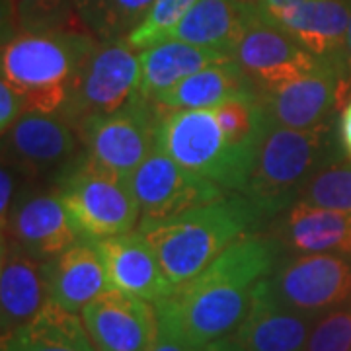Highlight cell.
<instances>
[{
	"mask_svg": "<svg viewBox=\"0 0 351 351\" xmlns=\"http://www.w3.org/2000/svg\"><path fill=\"white\" fill-rule=\"evenodd\" d=\"M80 154L78 131L61 113L25 112L2 135V160L29 180L55 182Z\"/></svg>",
	"mask_w": 351,
	"mask_h": 351,
	"instance_id": "cell-11",
	"label": "cell"
},
{
	"mask_svg": "<svg viewBox=\"0 0 351 351\" xmlns=\"http://www.w3.org/2000/svg\"><path fill=\"white\" fill-rule=\"evenodd\" d=\"M154 147L230 193H242L254 170L250 158L228 143L213 110L162 112Z\"/></svg>",
	"mask_w": 351,
	"mask_h": 351,
	"instance_id": "cell-6",
	"label": "cell"
},
{
	"mask_svg": "<svg viewBox=\"0 0 351 351\" xmlns=\"http://www.w3.org/2000/svg\"><path fill=\"white\" fill-rule=\"evenodd\" d=\"M348 45H350V55H351V16H350V36H348Z\"/></svg>",
	"mask_w": 351,
	"mask_h": 351,
	"instance_id": "cell-39",
	"label": "cell"
},
{
	"mask_svg": "<svg viewBox=\"0 0 351 351\" xmlns=\"http://www.w3.org/2000/svg\"><path fill=\"white\" fill-rule=\"evenodd\" d=\"M131 186L141 207L137 230L226 197L219 184L180 166L156 147L133 172Z\"/></svg>",
	"mask_w": 351,
	"mask_h": 351,
	"instance_id": "cell-10",
	"label": "cell"
},
{
	"mask_svg": "<svg viewBox=\"0 0 351 351\" xmlns=\"http://www.w3.org/2000/svg\"><path fill=\"white\" fill-rule=\"evenodd\" d=\"M24 113V98L6 80H0V133L4 135Z\"/></svg>",
	"mask_w": 351,
	"mask_h": 351,
	"instance_id": "cell-32",
	"label": "cell"
},
{
	"mask_svg": "<svg viewBox=\"0 0 351 351\" xmlns=\"http://www.w3.org/2000/svg\"><path fill=\"white\" fill-rule=\"evenodd\" d=\"M73 2H75L78 20L94 34V27L98 24V14H100L101 0H73Z\"/></svg>",
	"mask_w": 351,
	"mask_h": 351,
	"instance_id": "cell-35",
	"label": "cell"
},
{
	"mask_svg": "<svg viewBox=\"0 0 351 351\" xmlns=\"http://www.w3.org/2000/svg\"><path fill=\"white\" fill-rule=\"evenodd\" d=\"M299 199L324 209L351 213V160L343 158L314 176Z\"/></svg>",
	"mask_w": 351,
	"mask_h": 351,
	"instance_id": "cell-28",
	"label": "cell"
},
{
	"mask_svg": "<svg viewBox=\"0 0 351 351\" xmlns=\"http://www.w3.org/2000/svg\"><path fill=\"white\" fill-rule=\"evenodd\" d=\"M49 301L45 262L25 254L10 240H2L0 260V320L2 338L27 326Z\"/></svg>",
	"mask_w": 351,
	"mask_h": 351,
	"instance_id": "cell-21",
	"label": "cell"
},
{
	"mask_svg": "<svg viewBox=\"0 0 351 351\" xmlns=\"http://www.w3.org/2000/svg\"><path fill=\"white\" fill-rule=\"evenodd\" d=\"M53 186L82 239H110L137 230L141 207L131 178L100 168L84 152Z\"/></svg>",
	"mask_w": 351,
	"mask_h": 351,
	"instance_id": "cell-5",
	"label": "cell"
},
{
	"mask_svg": "<svg viewBox=\"0 0 351 351\" xmlns=\"http://www.w3.org/2000/svg\"><path fill=\"white\" fill-rule=\"evenodd\" d=\"M211 110L228 143L256 164V156L269 127L260 94L228 98Z\"/></svg>",
	"mask_w": 351,
	"mask_h": 351,
	"instance_id": "cell-26",
	"label": "cell"
},
{
	"mask_svg": "<svg viewBox=\"0 0 351 351\" xmlns=\"http://www.w3.org/2000/svg\"><path fill=\"white\" fill-rule=\"evenodd\" d=\"M18 172L14 170L6 160H2V168H0V225L2 230L8 225V219L12 213L14 203H16V178Z\"/></svg>",
	"mask_w": 351,
	"mask_h": 351,
	"instance_id": "cell-34",
	"label": "cell"
},
{
	"mask_svg": "<svg viewBox=\"0 0 351 351\" xmlns=\"http://www.w3.org/2000/svg\"><path fill=\"white\" fill-rule=\"evenodd\" d=\"M350 84L334 66L324 63L285 86L260 94V100L269 123L311 129L338 115L341 96Z\"/></svg>",
	"mask_w": 351,
	"mask_h": 351,
	"instance_id": "cell-16",
	"label": "cell"
},
{
	"mask_svg": "<svg viewBox=\"0 0 351 351\" xmlns=\"http://www.w3.org/2000/svg\"><path fill=\"white\" fill-rule=\"evenodd\" d=\"M98 43L78 29L14 34L2 45V80L24 98L25 112L61 113Z\"/></svg>",
	"mask_w": 351,
	"mask_h": 351,
	"instance_id": "cell-4",
	"label": "cell"
},
{
	"mask_svg": "<svg viewBox=\"0 0 351 351\" xmlns=\"http://www.w3.org/2000/svg\"><path fill=\"white\" fill-rule=\"evenodd\" d=\"M2 351H8V348H6V346H2Z\"/></svg>",
	"mask_w": 351,
	"mask_h": 351,
	"instance_id": "cell-40",
	"label": "cell"
},
{
	"mask_svg": "<svg viewBox=\"0 0 351 351\" xmlns=\"http://www.w3.org/2000/svg\"><path fill=\"white\" fill-rule=\"evenodd\" d=\"M82 239L55 186L18 193L2 240H10L39 262H49Z\"/></svg>",
	"mask_w": 351,
	"mask_h": 351,
	"instance_id": "cell-14",
	"label": "cell"
},
{
	"mask_svg": "<svg viewBox=\"0 0 351 351\" xmlns=\"http://www.w3.org/2000/svg\"><path fill=\"white\" fill-rule=\"evenodd\" d=\"M252 6L260 8V10H281V8H291V6H299L308 0H246Z\"/></svg>",
	"mask_w": 351,
	"mask_h": 351,
	"instance_id": "cell-37",
	"label": "cell"
},
{
	"mask_svg": "<svg viewBox=\"0 0 351 351\" xmlns=\"http://www.w3.org/2000/svg\"><path fill=\"white\" fill-rule=\"evenodd\" d=\"M141 94L138 51L127 39L100 41L71 88L63 115L73 125L117 112Z\"/></svg>",
	"mask_w": 351,
	"mask_h": 351,
	"instance_id": "cell-8",
	"label": "cell"
},
{
	"mask_svg": "<svg viewBox=\"0 0 351 351\" xmlns=\"http://www.w3.org/2000/svg\"><path fill=\"white\" fill-rule=\"evenodd\" d=\"M306 351H351V299L316 318Z\"/></svg>",
	"mask_w": 351,
	"mask_h": 351,
	"instance_id": "cell-31",
	"label": "cell"
},
{
	"mask_svg": "<svg viewBox=\"0 0 351 351\" xmlns=\"http://www.w3.org/2000/svg\"><path fill=\"white\" fill-rule=\"evenodd\" d=\"M250 16L252 4L246 0H199L172 29L168 39H180L234 57Z\"/></svg>",
	"mask_w": 351,
	"mask_h": 351,
	"instance_id": "cell-23",
	"label": "cell"
},
{
	"mask_svg": "<svg viewBox=\"0 0 351 351\" xmlns=\"http://www.w3.org/2000/svg\"><path fill=\"white\" fill-rule=\"evenodd\" d=\"M271 219L274 215L258 201L244 193H232L138 232L151 244L172 285L180 287L201 274L230 244L262 232Z\"/></svg>",
	"mask_w": 351,
	"mask_h": 351,
	"instance_id": "cell-2",
	"label": "cell"
},
{
	"mask_svg": "<svg viewBox=\"0 0 351 351\" xmlns=\"http://www.w3.org/2000/svg\"><path fill=\"white\" fill-rule=\"evenodd\" d=\"M256 12L279 25L316 59L334 66L351 82V55L348 45L351 0H308L281 10L256 8Z\"/></svg>",
	"mask_w": 351,
	"mask_h": 351,
	"instance_id": "cell-13",
	"label": "cell"
},
{
	"mask_svg": "<svg viewBox=\"0 0 351 351\" xmlns=\"http://www.w3.org/2000/svg\"><path fill=\"white\" fill-rule=\"evenodd\" d=\"M258 94L250 78L244 75L239 63L211 64L201 69L197 73L184 78L172 90L164 92L156 100H152L160 112H174V110H211L223 104L228 98L237 96H250Z\"/></svg>",
	"mask_w": 351,
	"mask_h": 351,
	"instance_id": "cell-24",
	"label": "cell"
},
{
	"mask_svg": "<svg viewBox=\"0 0 351 351\" xmlns=\"http://www.w3.org/2000/svg\"><path fill=\"white\" fill-rule=\"evenodd\" d=\"M96 351H151L158 334L152 302L110 289L80 313Z\"/></svg>",
	"mask_w": 351,
	"mask_h": 351,
	"instance_id": "cell-15",
	"label": "cell"
},
{
	"mask_svg": "<svg viewBox=\"0 0 351 351\" xmlns=\"http://www.w3.org/2000/svg\"><path fill=\"white\" fill-rule=\"evenodd\" d=\"M160 117L158 106L138 94L121 110L88 117L76 125L82 152L100 168L131 178L154 151Z\"/></svg>",
	"mask_w": 351,
	"mask_h": 351,
	"instance_id": "cell-7",
	"label": "cell"
},
{
	"mask_svg": "<svg viewBox=\"0 0 351 351\" xmlns=\"http://www.w3.org/2000/svg\"><path fill=\"white\" fill-rule=\"evenodd\" d=\"M283 254L351 256V213L297 199L263 228Z\"/></svg>",
	"mask_w": 351,
	"mask_h": 351,
	"instance_id": "cell-17",
	"label": "cell"
},
{
	"mask_svg": "<svg viewBox=\"0 0 351 351\" xmlns=\"http://www.w3.org/2000/svg\"><path fill=\"white\" fill-rule=\"evenodd\" d=\"M339 135H341V143L346 154L351 160V98L346 104V108L339 113Z\"/></svg>",
	"mask_w": 351,
	"mask_h": 351,
	"instance_id": "cell-36",
	"label": "cell"
},
{
	"mask_svg": "<svg viewBox=\"0 0 351 351\" xmlns=\"http://www.w3.org/2000/svg\"><path fill=\"white\" fill-rule=\"evenodd\" d=\"M314 322L316 316L277 301L262 279L248 313L230 338L244 351H306Z\"/></svg>",
	"mask_w": 351,
	"mask_h": 351,
	"instance_id": "cell-18",
	"label": "cell"
},
{
	"mask_svg": "<svg viewBox=\"0 0 351 351\" xmlns=\"http://www.w3.org/2000/svg\"><path fill=\"white\" fill-rule=\"evenodd\" d=\"M141 59V96L156 100L184 78L211 64L226 63L234 57L223 51L191 45L180 39H166L138 51Z\"/></svg>",
	"mask_w": 351,
	"mask_h": 351,
	"instance_id": "cell-22",
	"label": "cell"
},
{
	"mask_svg": "<svg viewBox=\"0 0 351 351\" xmlns=\"http://www.w3.org/2000/svg\"><path fill=\"white\" fill-rule=\"evenodd\" d=\"M197 2L199 0H156L145 22L125 38L129 45L143 51L160 41H166L172 29Z\"/></svg>",
	"mask_w": 351,
	"mask_h": 351,
	"instance_id": "cell-29",
	"label": "cell"
},
{
	"mask_svg": "<svg viewBox=\"0 0 351 351\" xmlns=\"http://www.w3.org/2000/svg\"><path fill=\"white\" fill-rule=\"evenodd\" d=\"M156 0H101L94 34L100 41L125 39L145 22Z\"/></svg>",
	"mask_w": 351,
	"mask_h": 351,
	"instance_id": "cell-30",
	"label": "cell"
},
{
	"mask_svg": "<svg viewBox=\"0 0 351 351\" xmlns=\"http://www.w3.org/2000/svg\"><path fill=\"white\" fill-rule=\"evenodd\" d=\"M281 256L283 250L267 232L248 234L156 302V314L201 350L228 338L248 313L258 283L276 269Z\"/></svg>",
	"mask_w": 351,
	"mask_h": 351,
	"instance_id": "cell-1",
	"label": "cell"
},
{
	"mask_svg": "<svg viewBox=\"0 0 351 351\" xmlns=\"http://www.w3.org/2000/svg\"><path fill=\"white\" fill-rule=\"evenodd\" d=\"M203 351H244V350L240 348L234 339L228 336V338L211 341L209 346H205V348H203Z\"/></svg>",
	"mask_w": 351,
	"mask_h": 351,
	"instance_id": "cell-38",
	"label": "cell"
},
{
	"mask_svg": "<svg viewBox=\"0 0 351 351\" xmlns=\"http://www.w3.org/2000/svg\"><path fill=\"white\" fill-rule=\"evenodd\" d=\"M45 281L49 301L76 314L112 289L96 240L90 239H80L45 262Z\"/></svg>",
	"mask_w": 351,
	"mask_h": 351,
	"instance_id": "cell-20",
	"label": "cell"
},
{
	"mask_svg": "<svg viewBox=\"0 0 351 351\" xmlns=\"http://www.w3.org/2000/svg\"><path fill=\"white\" fill-rule=\"evenodd\" d=\"M158 316V314H156ZM151 351H203L193 346L184 334H180L168 320L158 316V334Z\"/></svg>",
	"mask_w": 351,
	"mask_h": 351,
	"instance_id": "cell-33",
	"label": "cell"
},
{
	"mask_svg": "<svg viewBox=\"0 0 351 351\" xmlns=\"http://www.w3.org/2000/svg\"><path fill=\"white\" fill-rule=\"evenodd\" d=\"M96 246L106 263L112 289L152 304L174 293L172 281L164 274L151 244L138 230L96 240Z\"/></svg>",
	"mask_w": 351,
	"mask_h": 351,
	"instance_id": "cell-19",
	"label": "cell"
},
{
	"mask_svg": "<svg viewBox=\"0 0 351 351\" xmlns=\"http://www.w3.org/2000/svg\"><path fill=\"white\" fill-rule=\"evenodd\" d=\"M343 158L348 154L339 135V115L311 129L269 123L242 193L276 217L299 199L302 188L320 170Z\"/></svg>",
	"mask_w": 351,
	"mask_h": 351,
	"instance_id": "cell-3",
	"label": "cell"
},
{
	"mask_svg": "<svg viewBox=\"0 0 351 351\" xmlns=\"http://www.w3.org/2000/svg\"><path fill=\"white\" fill-rule=\"evenodd\" d=\"M16 34L75 29L78 18L73 0H8Z\"/></svg>",
	"mask_w": 351,
	"mask_h": 351,
	"instance_id": "cell-27",
	"label": "cell"
},
{
	"mask_svg": "<svg viewBox=\"0 0 351 351\" xmlns=\"http://www.w3.org/2000/svg\"><path fill=\"white\" fill-rule=\"evenodd\" d=\"M2 346L8 351H96L82 316L51 301L27 326L4 336Z\"/></svg>",
	"mask_w": 351,
	"mask_h": 351,
	"instance_id": "cell-25",
	"label": "cell"
},
{
	"mask_svg": "<svg viewBox=\"0 0 351 351\" xmlns=\"http://www.w3.org/2000/svg\"><path fill=\"white\" fill-rule=\"evenodd\" d=\"M265 285L289 308L318 318L351 299V256L283 254Z\"/></svg>",
	"mask_w": 351,
	"mask_h": 351,
	"instance_id": "cell-9",
	"label": "cell"
},
{
	"mask_svg": "<svg viewBox=\"0 0 351 351\" xmlns=\"http://www.w3.org/2000/svg\"><path fill=\"white\" fill-rule=\"evenodd\" d=\"M234 61L258 94L274 92L324 64L287 32L260 16L254 6L250 22L234 49Z\"/></svg>",
	"mask_w": 351,
	"mask_h": 351,
	"instance_id": "cell-12",
	"label": "cell"
}]
</instances>
